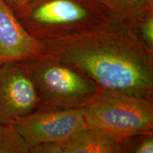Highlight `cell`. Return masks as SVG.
<instances>
[{
	"label": "cell",
	"instance_id": "1",
	"mask_svg": "<svg viewBox=\"0 0 153 153\" xmlns=\"http://www.w3.org/2000/svg\"><path fill=\"white\" fill-rule=\"evenodd\" d=\"M42 42L45 53L78 69L99 89L153 98V51L140 43L130 22L114 18Z\"/></svg>",
	"mask_w": 153,
	"mask_h": 153
},
{
	"label": "cell",
	"instance_id": "2",
	"mask_svg": "<svg viewBox=\"0 0 153 153\" xmlns=\"http://www.w3.org/2000/svg\"><path fill=\"white\" fill-rule=\"evenodd\" d=\"M14 13L40 41L79 33L116 18L97 0H33Z\"/></svg>",
	"mask_w": 153,
	"mask_h": 153
},
{
	"label": "cell",
	"instance_id": "3",
	"mask_svg": "<svg viewBox=\"0 0 153 153\" xmlns=\"http://www.w3.org/2000/svg\"><path fill=\"white\" fill-rule=\"evenodd\" d=\"M24 62L39 97L37 109L82 108L99 90L85 74L49 53H44Z\"/></svg>",
	"mask_w": 153,
	"mask_h": 153
},
{
	"label": "cell",
	"instance_id": "4",
	"mask_svg": "<svg viewBox=\"0 0 153 153\" xmlns=\"http://www.w3.org/2000/svg\"><path fill=\"white\" fill-rule=\"evenodd\" d=\"M88 127L101 130L120 142L141 133H153V98L99 89L82 108Z\"/></svg>",
	"mask_w": 153,
	"mask_h": 153
},
{
	"label": "cell",
	"instance_id": "5",
	"mask_svg": "<svg viewBox=\"0 0 153 153\" xmlns=\"http://www.w3.org/2000/svg\"><path fill=\"white\" fill-rule=\"evenodd\" d=\"M29 147L60 143L88 127L82 108L36 109L11 123Z\"/></svg>",
	"mask_w": 153,
	"mask_h": 153
},
{
	"label": "cell",
	"instance_id": "6",
	"mask_svg": "<svg viewBox=\"0 0 153 153\" xmlns=\"http://www.w3.org/2000/svg\"><path fill=\"white\" fill-rule=\"evenodd\" d=\"M40 99L24 61L0 65V123L11 124L38 108Z\"/></svg>",
	"mask_w": 153,
	"mask_h": 153
},
{
	"label": "cell",
	"instance_id": "7",
	"mask_svg": "<svg viewBox=\"0 0 153 153\" xmlns=\"http://www.w3.org/2000/svg\"><path fill=\"white\" fill-rule=\"evenodd\" d=\"M45 53L42 41L28 33L14 11L0 0V65L24 61Z\"/></svg>",
	"mask_w": 153,
	"mask_h": 153
},
{
	"label": "cell",
	"instance_id": "8",
	"mask_svg": "<svg viewBox=\"0 0 153 153\" xmlns=\"http://www.w3.org/2000/svg\"><path fill=\"white\" fill-rule=\"evenodd\" d=\"M59 144L62 153H121L119 141L91 127L76 132Z\"/></svg>",
	"mask_w": 153,
	"mask_h": 153
},
{
	"label": "cell",
	"instance_id": "9",
	"mask_svg": "<svg viewBox=\"0 0 153 153\" xmlns=\"http://www.w3.org/2000/svg\"><path fill=\"white\" fill-rule=\"evenodd\" d=\"M113 16L131 22L137 15L153 9V0H97Z\"/></svg>",
	"mask_w": 153,
	"mask_h": 153
},
{
	"label": "cell",
	"instance_id": "10",
	"mask_svg": "<svg viewBox=\"0 0 153 153\" xmlns=\"http://www.w3.org/2000/svg\"><path fill=\"white\" fill-rule=\"evenodd\" d=\"M0 153H30V147L11 124L0 123Z\"/></svg>",
	"mask_w": 153,
	"mask_h": 153
},
{
	"label": "cell",
	"instance_id": "11",
	"mask_svg": "<svg viewBox=\"0 0 153 153\" xmlns=\"http://www.w3.org/2000/svg\"><path fill=\"white\" fill-rule=\"evenodd\" d=\"M130 23L140 43L153 51V9L137 15Z\"/></svg>",
	"mask_w": 153,
	"mask_h": 153
},
{
	"label": "cell",
	"instance_id": "12",
	"mask_svg": "<svg viewBox=\"0 0 153 153\" xmlns=\"http://www.w3.org/2000/svg\"><path fill=\"white\" fill-rule=\"evenodd\" d=\"M121 153H152L153 133L131 135L120 142Z\"/></svg>",
	"mask_w": 153,
	"mask_h": 153
},
{
	"label": "cell",
	"instance_id": "13",
	"mask_svg": "<svg viewBox=\"0 0 153 153\" xmlns=\"http://www.w3.org/2000/svg\"><path fill=\"white\" fill-rule=\"evenodd\" d=\"M30 153H62L59 143H44L30 147Z\"/></svg>",
	"mask_w": 153,
	"mask_h": 153
},
{
	"label": "cell",
	"instance_id": "14",
	"mask_svg": "<svg viewBox=\"0 0 153 153\" xmlns=\"http://www.w3.org/2000/svg\"><path fill=\"white\" fill-rule=\"evenodd\" d=\"M14 12L20 11L29 4L33 0H4Z\"/></svg>",
	"mask_w": 153,
	"mask_h": 153
}]
</instances>
